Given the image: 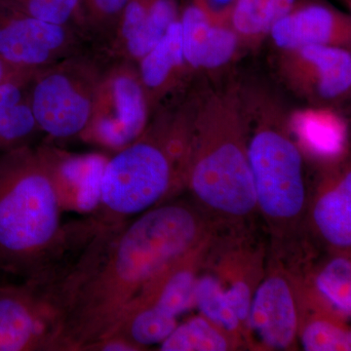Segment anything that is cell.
<instances>
[{"label": "cell", "instance_id": "obj_3", "mask_svg": "<svg viewBox=\"0 0 351 351\" xmlns=\"http://www.w3.org/2000/svg\"><path fill=\"white\" fill-rule=\"evenodd\" d=\"M193 105V97L161 106L134 142L108 158L92 218L104 225L123 223L184 186Z\"/></svg>", "mask_w": 351, "mask_h": 351}, {"label": "cell", "instance_id": "obj_22", "mask_svg": "<svg viewBox=\"0 0 351 351\" xmlns=\"http://www.w3.org/2000/svg\"><path fill=\"white\" fill-rule=\"evenodd\" d=\"M299 0H237L232 25L244 47L256 49L269 38L272 25Z\"/></svg>", "mask_w": 351, "mask_h": 351}, {"label": "cell", "instance_id": "obj_29", "mask_svg": "<svg viewBox=\"0 0 351 351\" xmlns=\"http://www.w3.org/2000/svg\"><path fill=\"white\" fill-rule=\"evenodd\" d=\"M151 2L152 0H128L120 15L112 41L105 50L110 60L119 56L124 45L144 24Z\"/></svg>", "mask_w": 351, "mask_h": 351}, {"label": "cell", "instance_id": "obj_10", "mask_svg": "<svg viewBox=\"0 0 351 351\" xmlns=\"http://www.w3.org/2000/svg\"><path fill=\"white\" fill-rule=\"evenodd\" d=\"M75 29L51 24L0 1V60L23 71H36L84 48Z\"/></svg>", "mask_w": 351, "mask_h": 351}, {"label": "cell", "instance_id": "obj_13", "mask_svg": "<svg viewBox=\"0 0 351 351\" xmlns=\"http://www.w3.org/2000/svg\"><path fill=\"white\" fill-rule=\"evenodd\" d=\"M63 211L93 213L100 202L101 175L108 158L100 154H75L40 145Z\"/></svg>", "mask_w": 351, "mask_h": 351}, {"label": "cell", "instance_id": "obj_15", "mask_svg": "<svg viewBox=\"0 0 351 351\" xmlns=\"http://www.w3.org/2000/svg\"><path fill=\"white\" fill-rule=\"evenodd\" d=\"M316 234L339 253L351 247V172L341 162L328 165L311 206Z\"/></svg>", "mask_w": 351, "mask_h": 351}, {"label": "cell", "instance_id": "obj_23", "mask_svg": "<svg viewBox=\"0 0 351 351\" xmlns=\"http://www.w3.org/2000/svg\"><path fill=\"white\" fill-rule=\"evenodd\" d=\"M240 341L204 316H195L182 324L159 345L161 351H228L239 348Z\"/></svg>", "mask_w": 351, "mask_h": 351}, {"label": "cell", "instance_id": "obj_16", "mask_svg": "<svg viewBox=\"0 0 351 351\" xmlns=\"http://www.w3.org/2000/svg\"><path fill=\"white\" fill-rule=\"evenodd\" d=\"M289 127L302 154L332 165L346 149L348 126L332 107H311L289 112Z\"/></svg>", "mask_w": 351, "mask_h": 351}, {"label": "cell", "instance_id": "obj_19", "mask_svg": "<svg viewBox=\"0 0 351 351\" xmlns=\"http://www.w3.org/2000/svg\"><path fill=\"white\" fill-rule=\"evenodd\" d=\"M34 73L0 83V152L31 145L40 135L31 103Z\"/></svg>", "mask_w": 351, "mask_h": 351}, {"label": "cell", "instance_id": "obj_32", "mask_svg": "<svg viewBox=\"0 0 351 351\" xmlns=\"http://www.w3.org/2000/svg\"><path fill=\"white\" fill-rule=\"evenodd\" d=\"M34 73V71H23L12 68L0 60V83L5 82L7 80H12L17 76L25 75V73Z\"/></svg>", "mask_w": 351, "mask_h": 351}, {"label": "cell", "instance_id": "obj_26", "mask_svg": "<svg viewBox=\"0 0 351 351\" xmlns=\"http://www.w3.org/2000/svg\"><path fill=\"white\" fill-rule=\"evenodd\" d=\"M36 19L75 29L87 41L88 32L82 0H0Z\"/></svg>", "mask_w": 351, "mask_h": 351}, {"label": "cell", "instance_id": "obj_25", "mask_svg": "<svg viewBox=\"0 0 351 351\" xmlns=\"http://www.w3.org/2000/svg\"><path fill=\"white\" fill-rule=\"evenodd\" d=\"M179 17L176 0H152L144 24L115 59H125L137 63L162 39Z\"/></svg>", "mask_w": 351, "mask_h": 351}, {"label": "cell", "instance_id": "obj_20", "mask_svg": "<svg viewBox=\"0 0 351 351\" xmlns=\"http://www.w3.org/2000/svg\"><path fill=\"white\" fill-rule=\"evenodd\" d=\"M308 290L302 288L304 297L313 304L348 319L351 314V262L348 254H338L321 263L309 277Z\"/></svg>", "mask_w": 351, "mask_h": 351}, {"label": "cell", "instance_id": "obj_31", "mask_svg": "<svg viewBox=\"0 0 351 351\" xmlns=\"http://www.w3.org/2000/svg\"><path fill=\"white\" fill-rule=\"evenodd\" d=\"M82 351H142V350L122 337L108 335L85 346Z\"/></svg>", "mask_w": 351, "mask_h": 351}, {"label": "cell", "instance_id": "obj_28", "mask_svg": "<svg viewBox=\"0 0 351 351\" xmlns=\"http://www.w3.org/2000/svg\"><path fill=\"white\" fill-rule=\"evenodd\" d=\"M128 0H82L89 40L107 49Z\"/></svg>", "mask_w": 351, "mask_h": 351}, {"label": "cell", "instance_id": "obj_21", "mask_svg": "<svg viewBox=\"0 0 351 351\" xmlns=\"http://www.w3.org/2000/svg\"><path fill=\"white\" fill-rule=\"evenodd\" d=\"M177 326V318L162 313L151 304L134 300L106 336L122 337L145 350L149 346L160 345Z\"/></svg>", "mask_w": 351, "mask_h": 351}, {"label": "cell", "instance_id": "obj_2", "mask_svg": "<svg viewBox=\"0 0 351 351\" xmlns=\"http://www.w3.org/2000/svg\"><path fill=\"white\" fill-rule=\"evenodd\" d=\"M184 186L221 223L246 221L257 210L239 83L195 97Z\"/></svg>", "mask_w": 351, "mask_h": 351}, {"label": "cell", "instance_id": "obj_33", "mask_svg": "<svg viewBox=\"0 0 351 351\" xmlns=\"http://www.w3.org/2000/svg\"><path fill=\"white\" fill-rule=\"evenodd\" d=\"M341 1L345 2L346 5H348V8H350V0H341Z\"/></svg>", "mask_w": 351, "mask_h": 351}, {"label": "cell", "instance_id": "obj_30", "mask_svg": "<svg viewBox=\"0 0 351 351\" xmlns=\"http://www.w3.org/2000/svg\"><path fill=\"white\" fill-rule=\"evenodd\" d=\"M212 22L217 24L232 25L233 12L237 0H193Z\"/></svg>", "mask_w": 351, "mask_h": 351}, {"label": "cell", "instance_id": "obj_27", "mask_svg": "<svg viewBox=\"0 0 351 351\" xmlns=\"http://www.w3.org/2000/svg\"><path fill=\"white\" fill-rule=\"evenodd\" d=\"M195 301V307L207 319L237 337L240 341L246 339L239 318L226 301L223 286L218 277L213 274L198 277Z\"/></svg>", "mask_w": 351, "mask_h": 351}, {"label": "cell", "instance_id": "obj_6", "mask_svg": "<svg viewBox=\"0 0 351 351\" xmlns=\"http://www.w3.org/2000/svg\"><path fill=\"white\" fill-rule=\"evenodd\" d=\"M107 64L83 48L36 71L29 94L41 133L53 140L82 137Z\"/></svg>", "mask_w": 351, "mask_h": 351}, {"label": "cell", "instance_id": "obj_12", "mask_svg": "<svg viewBox=\"0 0 351 351\" xmlns=\"http://www.w3.org/2000/svg\"><path fill=\"white\" fill-rule=\"evenodd\" d=\"M279 51L308 45L351 48V18L348 14L316 0L298 1L269 34Z\"/></svg>", "mask_w": 351, "mask_h": 351}, {"label": "cell", "instance_id": "obj_5", "mask_svg": "<svg viewBox=\"0 0 351 351\" xmlns=\"http://www.w3.org/2000/svg\"><path fill=\"white\" fill-rule=\"evenodd\" d=\"M241 88L257 209L274 234L282 239L295 232L308 205L304 154L291 133L288 110L277 95L262 85Z\"/></svg>", "mask_w": 351, "mask_h": 351}, {"label": "cell", "instance_id": "obj_8", "mask_svg": "<svg viewBox=\"0 0 351 351\" xmlns=\"http://www.w3.org/2000/svg\"><path fill=\"white\" fill-rule=\"evenodd\" d=\"M58 329L49 277L0 285V351H57Z\"/></svg>", "mask_w": 351, "mask_h": 351}, {"label": "cell", "instance_id": "obj_4", "mask_svg": "<svg viewBox=\"0 0 351 351\" xmlns=\"http://www.w3.org/2000/svg\"><path fill=\"white\" fill-rule=\"evenodd\" d=\"M40 147L0 152V269L24 280L55 262L66 225Z\"/></svg>", "mask_w": 351, "mask_h": 351}, {"label": "cell", "instance_id": "obj_17", "mask_svg": "<svg viewBox=\"0 0 351 351\" xmlns=\"http://www.w3.org/2000/svg\"><path fill=\"white\" fill-rule=\"evenodd\" d=\"M138 76L152 113L177 91L189 69L182 52L181 25L178 19L165 36L137 63Z\"/></svg>", "mask_w": 351, "mask_h": 351}, {"label": "cell", "instance_id": "obj_14", "mask_svg": "<svg viewBox=\"0 0 351 351\" xmlns=\"http://www.w3.org/2000/svg\"><path fill=\"white\" fill-rule=\"evenodd\" d=\"M182 52L191 71L214 73L232 63L242 47L232 25L212 22L195 4L180 12Z\"/></svg>", "mask_w": 351, "mask_h": 351}, {"label": "cell", "instance_id": "obj_7", "mask_svg": "<svg viewBox=\"0 0 351 351\" xmlns=\"http://www.w3.org/2000/svg\"><path fill=\"white\" fill-rule=\"evenodd\" d=\"M152 117L137 64L125 59L110 60L80 140L115 152L134 142Z\"/></svg>", "mask_w": 351, "mask_h": 351}, {"label": "cell", "instance_id": "obj_11", "mask_svg": "<svg viewBox=\"0 0 351 351\" xmlns=\"http://www.w3.org/2000/svg\"><path fill=\"white\" fill-rule=\"evenodd\" d=\"M302 292L293 277L274 270L258 284L252 298L248 339L267 350H288L298 338Z\"/></svg>", "mask_w": 351, "mask_h": 351}, {"label": "cell", "instance_id": "obj_24", "mask_svg": "<svg viewBox=\"0 0 351 351\" xmlns=\"http://www.w3.org/2000/svg\"><path fill=\"white\" fill-rule=\"evenodd\" d=\"M313 313L302 311L299 332L302 350L346 351L351 350V332L345 319L313 306Z\"/></svg>", "mask_w": 351, "mask_h": 351}, {"label": "cell", "instance_id": "obj_1", "mask_svg": "<svg viewBox=\"0 0 351 351\" xmlns=\"http://www.w3.org/2000/svg\"><path fill=\"white\" fill-rule=\"evenodd\" d=\"M97 223L53 282L57 351H82L105 337L154 277L210 239L206 221L184 202L157 205L133 221Z\"/></svg>", "mask_w": 351, "mask_h": 351}, {"label": "cell", "instance_id": "obj_9", "mask_svg": "<svg viewBox=\"0 0 351 351\" xmlns=\"http://www.w3.org/2000/svg\"><path fill=\"white\" fill-rule=\"evenodd\" d=\"M276 73L284 86L314 107H332L350 98V49L308 45L279 51Z\"/></svg>", "mask_w": 351, "mask_h": 351}, {"label": "cell", "instance_id": "obj_18", "mask_svg": "<svg viewBox=\"0 0 351 351\" xmlns=\"http://www.w3.org/2000/svg\"><path fill=\"white\" fill-rule=\"evenodd\" d=\"M207 246L191 252L166 267L134 300L151 304L177 319L195 308L198 267Z\"/></svg>", "mask_w": 351, "mask_h": 351}]
</instances>
